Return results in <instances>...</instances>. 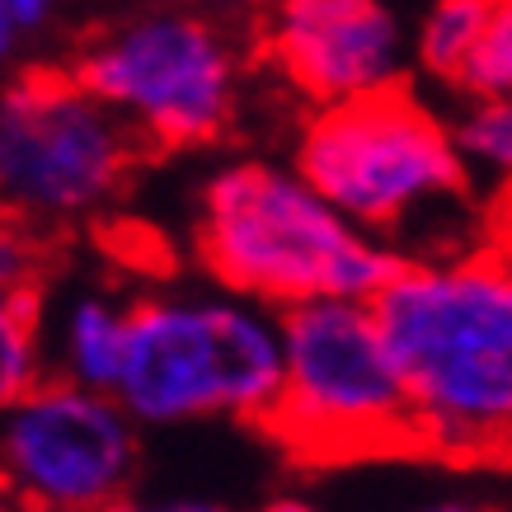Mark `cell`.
Instances as JSON below:
<instances>
[{"instance_id": "15", "label": "cell", "mask_w": 512, "mask_h": 512, "mask_svg": "<svg viewBox=\"0 0 512 512\" xmlns=\"http://www.w3.org/2000/svg\"><path fill=\"white\" fill-rule=\"evenodd\" d=\"M113 512H231L226 503H212V498H160V503H118Z\"/></svg>"}, {"instance_id": "3", "label": "cell", "mask_w": 512, "mask_h": 512, "mask_svg": "<svg viewBox=\"0 0 512 512\" xmlns=\"http://www.w3.org/2000/svg\"><path fill=\"white\" fill-rule=\"evenodd\" d=\"M282 381V320L249 296H146L127 306L118 404L137 423L254 419Z\"/></svg>"}, {"instance_id": "12", "label": "cell", "mask_w": 512, "mask_h": 512, "mask_svg": "<svg viewBox=\"0 0 512 512\" xmlns=\"http://www.w3.org/2000/svg\"><path fill=\"white\" fill-rule=\"evenodd\" d=\"M489 5H494V0H437L433 5V15H428L423 38H419V57L433 76L456 85L470 47H475V38H480V29H484Z\"/></svg>"}, {"instance_id": "13", "label": "cell", "mask_w": 512, "mask_h": 512, "mask_svg": "<svg viewBox=\"0 0 512 512\" xmlns=\"http://www.w3.org/2000/svg\"><path fill=\"white\" fill-rule=\"evenodd\" d=\"M456 85L475 99H489V94H512V0H494L489 15H484V29L470 47L466 66Z\"/></svg>"}, {"instance_id": "18", "label": "cell", "mask_w": 512, "mask_h": 512, "mask_svg": "<svg viewBox=\"0 0 512 512\" xmlns=\"http://www.w3.org/2000/svg\"><path fill=\"white\" fill-rule=\"evenodd\" d=\"M15 15H10V5H5V0H0V57H5V52H10V43H15Z\"/></svg>"}, {"instance_id": "2", "label": "cell", "mask_w": 512, "mask_h": 512, "mask_svg": "<svg viewBox=\"0 0 512 512\" xmlns=\"http://www.w3.org/2000/svg\"><path fill=\"white\" fill-rule=\"evenodd\" d=\"M198 259L235 296L301 306L315 296H367L400 268L381 235L329 207L296 170L226 165L207 179L198 207Z\"/></svg>"}, {"instance_id": "17", "label": "cell", "mask_w": 512, "mask_h": 512, "mask_svg": "<svg viewBox=\"0 0 512 512\" xmlns=\"http://www.w3.org/2000/svg\"><path fill=\"white\" fill-rule=\"evenodd\" d=\"M5 5H10L15 24H38V19L52 10V0H5Z\"/></svg>"}, {"instance_id": "11", "label": "cell", "mask_w": 512, "mask_h": 512, "mask_svg": "<svg viewBox=\"0 0 512 512\" xmlns=\"http://www.w3.org/2000/svg\"><path fill=\"white\" fill-rule=\"evenodd\" d=\"M43 292H0V409L43 381Z\"/></svg>"}, {"instance_id": "5", "label": "cell", "mask_w": 512, "mask_h": 512, "mask_svg": "<svg viewBox=\"0 0 512 512\" xmlns=\"http://www.w3.org/2000/svg\"><path fill=\"white\" fill-rule=\"evenodd\" d=\"M296 174L372 235H395L466 188V160L400 76L334 99L306 123Z\"/></svg>"}, {"instance_id": "14", "label": "cell", "mask_w": 512, "mask_h": 512, "mask_svg": "<svg viewBox=\"0 0 512 512\" xmlns=\"http://www.w3.org/2000/svg\"><path fill=\"white\" fill-rule=\"evenodd\" d=\"M461 160L480 165L494 174H512V94H489L475 99V109L461 118V127L451 132Z\"/></svg>"}, {"instance_id": "1", "label": "cell", "mask_w": 512, "mask_h": 512, "mask_svg": "<svg viewBox=\"0 0 512 512\" xmlns=\"http://www.w3.org/2000/svg\"><path fill=\"white\" fill-rule=\"evenodd\" d=\"M400 367L414 451L447 461L512 456V259L466 254L409 264L372 296Z\"/></svg>"}, {"instance_id": "7", "label": "cell", "mask_w": 512, "mask_h": 512, "mask_svg": "<svg viewBox=\"0 0 512 512\" xmlns=\"http://www.w3.org/2000/svg\"><path fill=\"white\" fill-rule=\"evenodd\" d=\"M71 76L151 146H202L235 113V62L198 15H137L90 33Z\"/></svg>"}, {"instance_id": "19", "label": "cell", "mask_w": 512, "mask_h": 512, "mask_svg": "<svg viewBox=\"0 0 512 512\" xmlns=\"http://www.w3.org/2000/svg\"><path fill=\"white\" fill-rule=\"evenodd\" d=\"M259 512H320V508L306 503V498H273V503H264Z\"/></svg>"}, {"instance_id": "20", "label": "cell", "mask_w": 512, "mask_h": 512, "mask_svg": "<svg viewBox=\"0 0 512 512\" xmlns=\"http://www.w3.org/2000/svg\"><path fill=\"white\" fill-rule=\"evenodd\" d=\"M0 512H29V508H24V503H15V498L0 489Z\"/></svg>"}, {"instance_id": "8", "label": "cell", "mask_w": 512, "mask_h": 512, "mask_svg": "<svg viewBox=\"0 0 512 512\" xmlns=\"http://www.w3.org/2000/svg\"><path fill=\"white\" fill-rule=\"evenodd\" d=\"M137 475V419L109 390L33 381L0 409V489L29 512H113Z\"/></svg>"}, {"instance_id": "10", "label": "cell", "mask_w": 512, "mask_h": 512, "mask_svg": "<svg viewBox=\"0 0 512 512\" xmlns=\"http://www.w3.org/2000/svg\"><path fill=\"white\" fill-rule=\"evenodd\" d=\"M47 353L57 362V376L113 395L127 357V306L109 301L104 292L71 296L47 334Z\"/></svg>"}, {"instance_id": "9", "label": "cell", "mask_w": 512, "mask_h": 512, "mask_svg": "<svg viewBox=\"0 0 512 512\" xmlns=\"http://www.w3.org/2000/svg\"><path fill=\"white\" fill-rule=\"evenodd\" d=\"M268 57L315 104L395 80L400 29L381 0H278Z\"/></svg>"}, {"instance_id": "6", "label": "cell", "mask_w": 512, "mask_h": 512, "mask_svg": "<svg viewBox=\"0 0 512 512\" xmlns=\"http://www.w3.org/2000/svg\"><path fill=\"white\" fill-rule=\"evenodd\" d=\"M146 146L71 71L29 66L0 90V207L19 221L85 217L127 184Z\"/></svg>"}, {"instance_id": "16", "label": "cell", "mask_w": 512, "mask_h": 512, "mask_svg": "<svg viewBox=\"0 0 512 512\" xmlns=\"http://www.w3.org/2000/svg\"><path fill=\"white\" fill-rule=\"evenodd\" d=\"M404 512H494L489 503H475V498H433V503H419V508Z\"/></svg>"}, {"instance_id": "4", "label": "cell", "mask_w": 512, "mask_h": 512, "mask_svg": "<svg viewBox=\"0 0 512 512\" xmlns=\"http://www.w3.org/2000/svg\"><path fill=\"white\" fill-rule=\"evenodd\" d=\"M282 381L264 428L301 461H353L414 451L400 367L367 296H315L287 306Z\"/></svg>"}]
</instances>
